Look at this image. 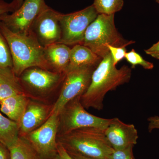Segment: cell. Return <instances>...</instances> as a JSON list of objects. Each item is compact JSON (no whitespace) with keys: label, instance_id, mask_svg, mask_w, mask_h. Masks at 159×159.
I'll return each instance as SVG.
<instances>
[{"label":"cell","instance_id":"24","mask_svg":"<svg viewBox=\"0 0 159 159\" xmlns=\"http://www.w3.org/2000/svg\"><path fill=\"white\" fill-rule=\"evenodd\" d=\"M18 9L14 1L8 3L4 0H0V16L5 13L12 12Z\"/></svg>","mask_w":159,"mask_h":159},{"label":"cell","instance_id":"26","mask_svg":"<svg viewBox=\"0 0 159 159\" xmlns=\"http://www.w3.org/2000/svg\"><path fill=\"white\" fill-rule=\"evenodd\" d=\"M145 53L151 57L159 60V41L149 48L145 50Z\"/></svg>","mask_w":159,"mask_h":159},{"label":"cell","instance_id":"1","mask_svg":"<svg viewBox=\"0 0 159 159\" xmlns=\"http://www.w3.org/2000/svg\"><path fill=\"white\" fill-rule=\"evenodd\" d=\"M131 75V69L127 66L116 67L110 52L93 72L89 86L80 97L83 106L85 109L102 110L106 94L128 82Z\"/></svg>","mask_w":159,"mask_h":159},{"label":"cell","instance_id":"3","mask_svg":"<svg viewBox=\"0 0 159 159\" xmlns=\"http://www.w3.org/2000/svg\"><path fill=\"white\" fill-rule=\"evenodd\" d=\"M66 74L32 67L26 69L18 77L23 93L26 97L54 105L59 97Z\"/></svg>","mask_w":159,"mask_h":159},{"label":"cell","instance_id":"7","mask_svg":"<svg viewBox=\"0 0 159 159\" xmlns=\"http://www.w3.org/2000/svg\"><path fill=\"white\" fill-rule=\"evenodd\" d=\"M98 14L93 5L73 13H60L61 38L59 43L68 46L82 44L87 29Z\"/></svg>","mask_w":159,"mask_h":159},{"label":"cell","instance_id":"22","mask_svg":"<svg viewBox=\"0 0 159 159\" xmlns=\"http://www.w3.org/2000/svg\"><path fill=\"white\" fill-rule=\"evenodd\" d=\"M109 52H110L114 64L116 66L119 61L125 58L126 53V49L125 47H116L107 46Z\"/></svg>","mask_w":159,"mask_h":159},{"label":"cell","instance_id":"15","mask_svg":"<svg viewBox=\"0 0 159 159\" xmlns=\"http://www.w3.org/2000/svg\"><path fill=\"white\" fill-rule=\"evenodd\" d=\"M30 99L23 94H17L0 100V110L9 119L19 124Z\"/></svg>","mask_w":159,"mask_h":159},{"label":"cell","instance_id":"11","mask_svg":"<svg viewBox=\"0 0 159 159\" xmlns=\"http://www.w3.org/2000/svg\"><path fill=\"white\" fill-rule=\"evenodd\" d=\"M60 13L48 7L39 15L32 25L31 32L44 48L60 42Z\"/></svg>","mask_w":159,"mask_h":159},{"label":"cell","instance_id":"32","mask_svg":"<svg viewBox=\"0 0 159 159\" xmlns=\"http://www.w3.org/2000/svg\"><path fill=\"white\" fill-rule=\"evenodd\" d=\"M156 1L158 3H159V0H156Z\"/></svg>","mask_w":159,"mask_h":159},{"label":"cell","instance_id":"12","mask_svg":"<svg viewBox=\"0 0 159 159\" xmlns=\"http://www.w3.org/2000/svg\"><path fill=\"white\" fill-rule=\"evenodd\" d=\"M54 106L30 99L19 124V137H25L45 124L53 114Z\"/></svg>","mask_w":159,"mask_h":159},{"label":"cell","instance_id":"28","mask_svg":"<svg viewBox=\"0 0 159 159\" xmlns=\"http://www.w3.org/2000/svg\"><path fill=\"white\" fill-rule=\"evenodd\" d=\"M0 159H11L9 148L1 142H0Z\"/></svg>","mask_w":159,"mask_h":159},{"label":"cell","instance_id":"4","mask_svg":"<svg viewBox=\"0 0 159 159\" xmlns=\"http://www.w3.org/2000/svg\"><path fill=\"white\" fill-rule=\"evenodd\" d=\"M57 141L67 152L93 158L108 159L114 150L104 130L96 127L78 129L57 136Z\"/></svg>","mask_w":159,"mask_h":159},{"label":"cell","instance_id":"21","mask_svg":"<svg viewBox=\"0 0 159 159\" xmlns=\"http://www.w3.org/2000/svg\"><path fill=\"white\" fill-rule=\"evenodd\" d=\"M125 58L126 61L131 65L132 68H134L136 66H142L143 68L146 70H152L153 68V63L145 60L139 53L134 49L129 52H126Z\"/></svg>","mask_w":159,"mask_h":159},{"label":"cell","instance_id":"19","mask_svg":"<svg viewBox=\"0 0 159 159\" xmlns=\"http://www.w3.org/2000/svg\"><path fill=\"white\" fill-rule=\"evenodd\" d=\"M93 5L99 14H115L122 9L124 0H94Z\"/></svg>","mask_w":159,"mask_h":159},{"label":"cell","instance_id":"14","mask_svg":"<svg viewBox=\"0 0 159 159\" xmlns=\"http://www.w3.org/2000/svg\"><path fill=\"white\" fill-rule=\"evenodd\" d=\"M45 57L49 70L66 73L70 63L71 48L69 46L55 43L44 47Z\"/></svg>","mask_w":159,"mask_h":159},{"label":"cell","instance_id":"29","mask_svg":"<svg viewBox=\"0 0 159 159\" xmlns=\"http://www.w3.org/2000/svg\"><path fill=\"white\" fill-rule=\"evenodd\" d=\"M67 152L73 159H97L84 156L78 153H74V152Z\"/></svg>","mask_w":159,"mask_h":159},{"label":"cell","instance_id":"9","mask_svg":"<svg viewBox=\"0 0 159 159\" xmlns=\"http://www.w3.org/2000/svg\"><path fill=\"white\" fill-rule=\"evenodd\" d=\"M48 7L44 0H24L21 6L11 14L0 16V22L12 32L29 34L38 16Z\"/></svg>","mask_w":159,"mask_h":159},{"label":"cell","instance_id":"30","mask_svg":"<svg viewBox=\"0 0 159 159\" xmlns=\"http://www.w3.org/2000/svg\"><path fill=\"white\" fill-rule=\"evenodd\" d=\"M13 1L17 5L18 8H19L20 6H21L23 2H24V0H13Z\"/></svg>","mask_w":159,"mask_h":159},{"label":"cell","instance_id":"5","mask_svg":"<svg viewBox=\"0 0 159 159\" xmlns=\"http://www.w3.org/2000/svg\"><path fill=\"white\" fill-rule=\"evenodd\" d=\"M114 19L115 14H99L85 31L82 45L102 58L110 53L107 46L125 48L135 43L122 37L116 28Z\"/></svg>","mask_w":159,"mask_h":159},{"label":"cell","instance_id":"10","mask_svg":"<svg viewBox=\"0 0 159 159\" xmlns=\"http://www.w3.org/2000/svg\"><path fill=\"white\" fill-rule=\"evenodd\" d=\"M58 114L53 113L39 128L22 137L31 144L42 159H53L57 152Z\"/></svg>","mask_w":159,"mask_h":159},{"label":"cell","instance_id":"2","mask_svg":"<svg viewBox=\"0 0 159 159\" xmlns=\"http://www.w3.org/2000/svg\"><path fill=\"white\" fill-rule=\"evenodd\" d=\"M0 28L9 44L12 57V70L17 77L26 69L39 67L49 70L44 47L31 31L24 34L12 32L0 22Z\"/></svg>","mask_w":159,"mask_h":159},{"label":"cell","instance_id":"13","mask_svg":"<svg viewBox=\"0 0 159 159\" xmlns=\"http://www.w3.org/2000/svg\"><path fill=\"white\" fill-rule=\"evenodd\" d=\"M104 132L111 146L116 150L134 147L139 139L138 131L134 124H126L117 118L111 119Z\"/></svg>","mask_w":159,"mask_h":159},{"label":"cell","instance_id":"27","mask_svg":"<svg viewBox=\"0 0 159 159\" xmlns=\"http://www.w3.org/2000/svg\"><path fill=\"white\" fill-rule=\"evenodd\" d=\"M148 130L149 132L153 129H159V117L154 116L149 117L148 119Z\"/></svg>","mask_w":159,"mask_h":159},{"label":"cell","instance_id":"17","mask_svg":"<svg viewBox=\"0 0 159 159\" xmlns=\"http://www.w3.org/2000/svg\"><path fill=\"white\" fill-rule=\"evenodd\" d=\"M20 94H24L12 69L0 67V100Z\"/></svg>","mask_w":159,"mask_h":159},{"label":"cell","instance_id":"6","mask_svg":"<svg viewBox=\"0 0 159 159\" xmlns=\"http://www.w3.org/2000/svg\"><path fill=\"white\" fill-rule=\"evenodd\" d=\"M77 97L66 103L58 113L57 136L78 129L93 127L105 130L111 119H104L88 112Z\"/></svg>","mask_w":159,"mask_h":159},{"label":"cell","instance_id":"31","mask_svg":"<svg viewBox=\"0 0 159 159\" xmlns=\"http://www.w3.org/2000/svg\"><path fill=\"white\" fill-rule=\"evenodd\" d=\"M0 142L3 144L2 137V134H1V132H0Z\"/></svg>","mask_w":159,"mask_h":159},{"label":"cell","instance_id":"16","mask_svg":"<svg viewBox=\"0 0 159 159\" xmlns=\"http://www.w3.org/2000/svg\"><path fill=\"white\" fill-rule=\"evenodd\" d=\"M102 59L86 46L75 45L71 48L68 70L84 66L97 67Z\"/></svg>","mask_w":159,"mask_h":159},{"label":"cell","instance_id":"20","mask_svg":"<svg viewBox=\"0 0 159 159\" xmlns=\"http://www.w3.org/2000/svg\"><path fill=\"white\" fill-rule=\"evenodd\" d=\"M0 67L12 69V60L8 43L0 28Z\"/></svg>","mask_w":159,"mask_h":159},{"label":"cell","instance_id":"8","mask_svg":"<svg viewBox=\"0 0 159 159\" xmlns=\"http://www.w3.org/2000/svg\"><path fill=\"white\" fill-rule=\"evenodd\" d=\"M96 68L84 66L67 70L53 113L58 114L69 101L76 97H81L84 94L89 86L93 72Z\"/></svg>","mask_w":159,"mask_h":159},{"label":"cell","instance_id":"25","mask_svg":"<svg viewBox=\"0 0 159 159\" xmlns=\"http://www.w3.org/2000/svg\"><path fill=\"white\" fill-rule=\"evenodd\" d=\"M57 144V153L53 159H73L61 145Z\"/></svg>","mask_w":159,"mask_h":159},{"label":"cell","instance_id":"23","mask_svg":"<svg viewBox=\"0 0 159 159\" xmlns=\"http://www.w3.org/2000/svg\"><path fill=\"white\" fill-rule=\"evenodd\" d=\"M133 146L121 150H114L108 159H135L133 152Z\"/></svg>","mask_w":159,"mask_h":159},{"label":"cell","instance_id":"18","mask_svg":"<svg viewBox=\"0 0 159 159\" xmlns=\"http://www.w3.org/2000/svg\"><path fill=\"white\" fill-rule=\"evenodd\" d=\"M11 159H42L30 143L22 137L9 148Z\"/></svg>","mask_w":159,"mask_h":159}]
</instances>
